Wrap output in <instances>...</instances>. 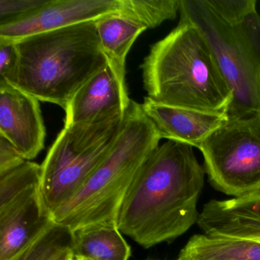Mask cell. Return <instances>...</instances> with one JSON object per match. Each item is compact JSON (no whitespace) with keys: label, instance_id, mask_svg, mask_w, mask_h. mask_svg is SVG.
I'll use <instances>...</instances> for the list:
<instances>
[{"label":"cell","instance_id":"obj_16","mask_svg":"<svg viewBox=\"0 0 260 260\" xmlns=\"http://www.w3.org/2000/svg\"><path fill=\"white\" fill-rule=\"evenodd\" d=\"M177 259L260 260V242L196 234L180 251Z\"/></svg>","mask_w":260,"mask_h":260},{"label":"cell","instance_id":"obj_13","mask_svg":"<svg viewBox=\"0 0 260 260\" xmlns=\"http://www.w3.org/2000/svg\"><path fill=\"white\" fill-rule=\"evenodd\" d=\"M95 25L109 66L125 82L126 57L138 36L147 28L120 11L100 18Z\"/></svg>","mask_w":260,"mask_h":260},{"label":"cell","instance_id":"obj_24","mask_svg":"<svg viewBox=\"0 0 260 260\" xmlns=\"http://www.w3.org/2000/svg\"><path fill=\"white\" fill-rule=\"evenodd\" d=\"M76 260H88V259H84V258H77V259Z\"/></svg>","mask_w":260,"mask_h":260},{"label":"cell","instance_id":"obj_7","mask_svg":"<svg viewBox=\"0 0 260 260\" xmlns=\"http://www.w3.org/2000/svg\"><path fill=\"white\" fill-rule=\"evenodd\" d=\"M199 150L216 189L234 199L260 192V114L228 117Z\"/></svg>","mask_w":260,"mask_h":260},{"label":"cell","instance_id":"obj_8","mask_svg":"<svg viewBox=\"0 0 260 260\" xmlns=\"http://www.w3.org/2000/svg\"><path fill=\"white\" fill-rule=\"evenodd\" d=\"M120 10L121 0H48L25 16L0 22V40L17 42L34 35L96 21Z\"/></svg>","mask_w":260,"mask_h":260},{"label":"cell","instance_id":"obj_1","mask_svg":"<svg viewBox=\"0 0 260 260\" xmlns=\"http://www.w3.org/2000/svg\"><path fill=\"white\" fill-rule=\"evenodd\" d=\"M205 170L188 144L167 141L147 158L120 208L117 226L146 249L183 235L197 223Z\"/></svg>","mask_w":260,"mask_h":260},{"label":"cell","instance_id":"obj_9","mask_svg":"<svg viewBox=\"0 0 260 260\" xmlns=\"http://www.w3.org/2000/svg\"><path fill=\"white\" fill-rule=\"evenodd\" d=\"M0 136L28 161L43 150L46 137L39 100L6 82H0Z\"/></svg>","mask_w":260,"mask_h":260},{"label":"cell","instance_id":"obj_6","mask_svg":"<svg viewBox=\"0 0 260 260\" xmlns=\"http://www.w3.org/2000/svg\"><path fill=\"white\" fill-rule=\"evenodd\" d=\"M124 118L64 126L60 132L41 165V196L51 215L81 189L106 159Z\"/></svg>","mask_w":260,"mask_h":260},{"label":"cell","instance_id":"obj_2","mask_svg":"<svg viewBox=\"0 0 260 260\" xmlns=\"http://www.w3.org/2000/svg\"><path fill=\"white\" fill-rule=\"evenodd\" d=\"M180 19L202 33L226 79L229 118L260 114V16L255 0H181Z\"/></svg>","mask_w":260,"mask_h":260},{"label":"cell","instance_id":"obj_15","mask_svg":"<svg viewBox=\"0 0 260 260\" xmlns=\"http://www.w3.org/2000/svg\"><path fill=\"white\" fill-rule=\"evenodd\" d=\"M215 222L216 233L220 237L260 242V192L221 201Z\"/></svg>","mask_w":260,"mask_h":260},{"label":"cell","instance_id":"obj_3","mask_svg":"<svg viewBox=\"0 0 260 260\" xmlns=\"http://www.w3.org/2000/svg\"><path fill=\"white\" fill-rule=\"evenodd\" d=\"M147 97L156 103L226 113L232 91L197 27L180 19L153 45L141 65Z\"/></svg>","mask_w":260,"mask_h":260},{"label":"cell","instance_id":"obj_22","mask_svg":"<svg viewBox=\"0 0 260 260\" xmlns=\"http://www.w3.org/2000/svg\"><path fill=\"white\" fill-rule=\"evenodd\" d=\"M25 161L27 160L12 143L0 136V175L14 170Z\"/></svg>","mask_w":260,"mask_h":260},{"label":"cell","instance_id":"obj_20","mask_svg":"<svg viewBox=\"0 0 260 260\" xmlns=\"http://www.w3.org/2000/svg\"><path fill=\"white\" fill-rule=\"evenodd\" d=\"M18 63L19 54L16 42L0 40V82L13 84Z\"/></svg>","mask_w":260,"mask_h":260},{"label":"cell","instance_id":"obj_14","mask_svg":"<svg viewBox=\"0 0 260 260\" xmlns=\"http://www.w3.org/2000/svg\"><path fill=\"white\" fill-rule=\"evenodd\" d=\"M75 259L129 260L132 249L116 224L95 223L73 231Z\"/></svg>","mask_w":260,"mask_h":260},{"label":"cell","instance_id":"obj_23","mask_svg":"<svg viewBox=\"0 0 260 260\" xmlns=\"http://www.w3.org/2000/svg\"><path fill=\"white\" fill-rule=\"evenodd\" d=\"M57 260H76L74 258V254H73L72 251H68V252H65L63 255H60Z\"/></svg>","mask_w":260,"mask_h":260},{"label":"cell","instance_id":"obj_19","mask_svg":"<svg viewBox=\"0 0 260 260\" xmlns=\"http://www.w3.org/2000/svg\"><path fill=\"white\" fill-rule=\"evenodd\" d=\"M42 167L25 161L14 170L0 175V209L35 188H39Z\"/></svg>","mask_w":260,"mask_h":260},{"label":"cell","instance_id":"obj_17","mask_svg":"<svg viewBox=\"0 0 260 260\" xmlns=\"http://www.w3.org/2000/svg\"><path fill=\"white\" fill-rule=\"evenodd\" d=\"M72 246L73 231L54 222L10 260H57L65 252L72 251Z\"/></svg>","mask_w":260,"mask_h":260},{"label":"cell","instance_id":"obj_10","mask_svg":"<svg viewBox=\"0 0 260 260\" xmlns=\"http://www.w3.org/2000/svg\"><path fill=\"white\" fill-rule=\"evenodd\" d=\"M131 101L125 82L108 64L71 99L64 110V126L95 124L124 116Z\"/></svg>","mask_w":260,"mask_h":260},{"label":"cell","instance_id":"obj_11","mask_svg":"<svg viewBox=\"0 0 260 260\" xmlns=\"http://www.w3.org/2000/svg\"><path fill=\"white\" fill-rule=\"evenodd\" d=\"M40 187L0 209V260H10L53 223Z\"/></svg>","mask_w":260,"mask_h":260},{"label":"cell","instance_id":"obj_4","mask_svg":"<svg viewBox=\"0 0 260 260\" xmlns=\"http://www.w3.org/2000/svg\"><path fill=\"white\" fill-rule=\"evenodd\" d=\"M13 86L66 109L77 91L108 66L95 21L24 38Z\"/></svg>","mask_w":260,"mask_h":260},{"label":"cell","instance_id":"obj_21","mask_svg":"<svg viewBox=\"0 0 260 260\" xmlns=\"http://www.w3.org/2000/svg\"><path fill=\"white\" fill-rule=\"evenodd\" d=\"M48 0H0V22L25 16L42 7Z\"/></svg>","mask_w":260,"mask_h":260},{"label":"cell","instance_id":"obj_25","mask_svg":"<svg viewBox=\"0 0 260 260\" xmlns=\"http://www.w3.org/2000/svg\"><path fill=\"white\" fill-rule=\"evenodd\" d=\"M178 260V259H177Z\"/></svg>","mask_w":260,"mask_h":260},{"label":"cell","instance_id":"obj_18","mask_svg":"<svg viewBox=\"0 0 260 260\" xmlns=\"http://www.w3.org/2000/svg\"><path fill=\"white\" fill-rule=\"evenodd\" d=\"M180 4L181 0H121L120 12L148 29L174 19Z\"/></svg>","mask_w":260,"mask_h":260},{"label":"cell","instance_id":"obj_5","mask_svg":"<svg viewBox=\"0 0 260 260\" xmlns=\"http://www.w3.org/2000/svg\"><path fill=\"white\" fill-rule=\"evenodd\" d=\"M160 140L141 105L132 100L112 150L81 189L53 213V220L72 231L95 223L117 225L129 188Z\"/></svg>","mask_w":260,"mask_h":260},{"label":"cell","instance_id":"obj_12","mask_svg":"<svg viewBox=\"0 0 260 260\" xmlns=\"http://www.w3.org/2000/svg\"><path fill=\"white\" fill-rule=\"evenodd\" d=\"M141 108L154 124L161 139L165 138L198 149L228 119L226 113L167 106L147 96L144 98Z\"/></svg>","mask_w":260,"mask_h":260}]
</instances>
